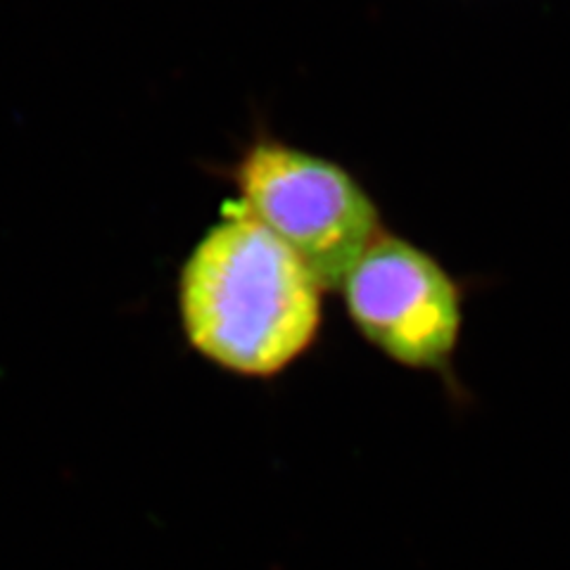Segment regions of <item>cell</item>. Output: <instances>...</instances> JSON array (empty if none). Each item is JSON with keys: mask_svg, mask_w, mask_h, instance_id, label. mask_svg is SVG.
<instances>
[{"mask_svg": "<svg viewBox=\"0 0 570 570\" xmlns=\"http://www.w3.org/2000/svg\"><path fill=\"white\" fill-rule=\"evenodd\" d=\"M234 184L240 209L288 245L324 291H341L383 234L376 203L347 169L285 142L249 146Z\"/></svg>", "mask_w": 570, "mask_h": 570, "instance_id": "2", "label": "cell"}, {"mask_svg": "<svg viewBox=\"0 0 570 570\" xmlns=\"http://www.w3.org/2000/svg\"><path fill=\"white\" fill-rule=\"evenodd\" d=\"M341 291L354 328L387 360L419 371L452 362L463 324L461 288L423 247L383 230Z\"/></svg>", "mask_w": 570, "mask_h": 570, "instance_id": "3", "label": "cell"}, {"mask_svg": "<svg viewBox=\"0 0 570 570\" xmlns=\"http://www.w3.org/2000/svg\"><path fill=\"white\" fill-rule=\"evenodd\" d=\"M321 293L305 262L238 207L184 262L178 314L207 362L243 379H274L314 345Z\"/></svg>", "mask_w": 570, "mask_h": 570, "instance_id": "1", "label": "cell"}]
</instances>
